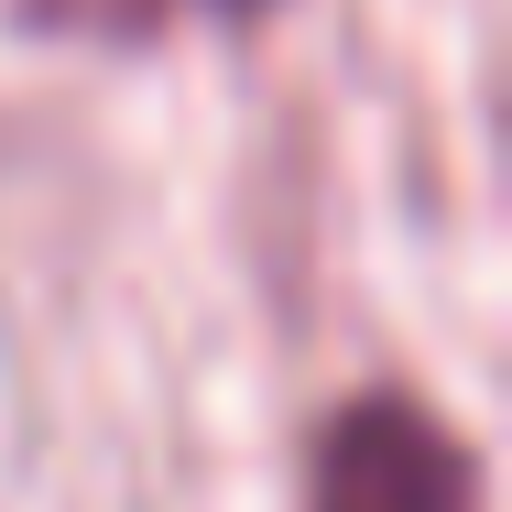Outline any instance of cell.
<instances>
[{
    "mask_svg": "<svg viewBox=\"0 0 512 512\" xmlns=\"http://www.w3.org/2000/svg\"><path fill=\"white\" fill-rule=\"evenodd\" d=\"M306 512H480V458L414 393H360L316 425Z\"/></svg>",
    "mask_w": 512,
    "mask_h": 512,
    "instance_id": "6da1fadb",
    "label": "cell"
},
{
    "mask_svg": "<svg viewBox=\"0 0 512 512\" xmlns=\"http://www.w3.org/2000/svg\"><path fill=\"white\" fill-rule=\"evenodd\" d=\"M218 11H262V0H218Z\"/></svg>",
    "mask_w": 512,
    "mask_h": 512,
    "instance_id": "7a4b0ae2",
    "label": "cell"
}]
</instances>
